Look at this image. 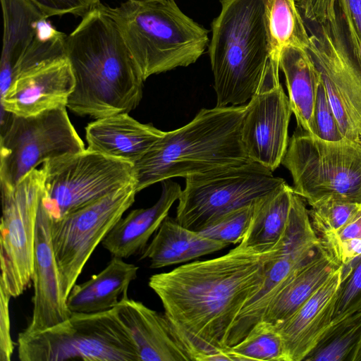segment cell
Returning a JSON list of instances; mask_svg holds the SVG:
<instances>
[{"label": "cell", "mask_w": 361, "mask_h": 361, "mask_svg": "<svg viewBox=\"0 0 361 361\" xmlns=\"http://www.w3.org/2000/svg\"><path fill=\"white\" fill-rule=\"evenodd\" d=\"M0 185L13 188L49 159L85 149L66 106L30 116L13 115L1 131Z\"/></svg>", "instance_id": "8fae6325"}, {"label": "cell", "mask_w": 361, "mask_h": 361, "mask_svg": "<svg viewBox=\"0 0 361 361\" xmlns=\"http://www.w3.org/2000/svg\"><path fill=\"white\" fill-rule=\"evenodd\" d=\"M33 4L46 18L54 16L72 14L83 18L97 8L99 0H28Z\"/></svg>", "instance_id": "d590c367"}, {"label": "cell", "mask_w": 361, "mask_h": 361, "mask_svg": "<svg viewBox=\"0 0 361 361\" xmlns=\"http://www.w3.org/2000/svg\"><path fill=\"white\" fill-rule=\"evenodd\" d=\"M101 6L117 24L144 80L195 63L209 45V30L186 16L174 0Z\"/></svg>", "instance_id": "8992f818"}, {"label": "cell", "mask_w": 361, "mask_h": 361, "mask_svg": "<svg viewBox=\"0 0 361 361\" xmlns=\"http://www.w3.org/2000/svg\"><path fill=\"white\" fill-rule=\"evenodd\" d=\"M116 307L131 334L140 361H190L165 313L130 298Z\"/></svg>", "instance_id": "ffe728a7"}, {"label": "cell", "mask_w": 361, "mask_h": 361, "mask_svg": "<svg viewBox=\"0 0 361 361\" xmlns=\"http://www.w3.org/2000/svg\"><path fill=\"white\" fill-rule=\"evenodd\" d=\"M21 361H140L137 350L116 307L72 313L66 320L32 334L20 332Z\"/></svg>", "instance_id": "52a82bcc"}, {"label": "cell", "mask_w": 361, "mask_h": 361, "mask_svg": "<svg viewBox=\"0 0 361 361\" xmlns=\"http://www.w3.org/2000/svg\"><path fill=\"white\" fill-rule=\"evenodd\" d=\"M66 56L75 78L66 107L100 118L135 109L144 79L114 20L101 4L67 36Z\"/></svg>", "instance_id": "7a4b0ae2"}, {"label": "cell", "mask_w": 361, "mask_h": 361, "mask_svg": "<svg viewBox=\"0 0 361 361\" xmlns=\"http://www.w3.org/2000/svg\"><path fill=\"white\" fill-rule=\"evenodd\" d=\"M341 265L321 242L317 253L289 279L271 300L262 321L276 324L288 319Z\"/></svg>", "instance_id": "cb8c5ba5"}, {"label": "cell", "mask_w": 361, "mask_h": 361, "mask_svg": "<svg viewBox=\"0 0 361 361\" xmlns=\"http://www.w3.org/2000/svg\"><path fill=\"white\" fill-rule=\"evenodd\" d=\"M311 135L326 141L336 142L345 139L340 130L322 80L317 89Z\"/></svg>", "instance_id": "e575fe53"}, {"label": "cell", "mask_w": 361, "mask_h": 361, "mask_svg": "<svg viewBox=\"0 0 361 361\" xmlns=\"http://www.w3.org/2000/svg\"><path fill=\"white\" fill-rule=\"evenodd\" d=\"M361 341V310L333 321L305 361H353Z\"/></svg>", "instance_id": "f1b7e54d"}, {"label": "cell", "mask_w": 361, "mask_h": 361, "mask_svg": "<svg viewBox=\"0 0 361 361\" xmlns=\"http://www.w3.org/2000/svg\"><path fill=\"white\" fill-rule=\"evenodd\" d=\"M279 68L284 74L288 97L298 127L311 134L319 73L307 51L286 47L280 54Z\"/></svg>", "instance_id": "484cf974"}, {"label": "cell", "mask_w": 361, "mask_h": 361, "mask_svg": "<svg viewBox=\"0 0 361 361\" xmlns=\"http://www.w3.org/2000/svg\"><path fill=\"white\" fill-rule=\"evenodd\" d=\"M138 269L122 258L113 257L99 273L73 286L66 299L70 312L97 313L116 307L128 298V287L137 278Z\"/></svg>", "instance_id": "603a6c76"}, {"label": "cell", "mask_w": 361, "mask_h": 361, "mask_svg": "<svg viewBox=\"0 0 361 361\" xmlns=\"http://www.w3.org/2000/svg\"><path fill=\"white\" fill-rule=\"evenodd\" d=\"M278 243L277 254L267 271L261 288L246 303L230 329L228 347L237 344L262 320L276 295L321 246L304 201L295 193L284 232Z\"/></svg>", "instance_id": "9a60e30c"}, {"label": "cell", "mask_w": 361, "mask_h": 361, "mask_svg": "<svg viewBox=\"0 0 361 361\" xmlns=\"http://www.w3.org/2000/svg\"><path fill=\"white\" fill-rule=\"evenodd\" d=\"M209 54L218 107L240 106L256 92L271 57L265 0H220Z\"/></svg>", "instance_id": "5b68a950"}, {"label": "cell", "mask_w": 361, "mask_h": 361, "mask_svg": "<svg viewBox=\"0 0 361 361\" xmlns=\"http://www.w3.org/2000/svg\"><path fill=\"white\" fill-rule=\"evenodd\" d=\"M51 219L39 206L37 218L32 317L22 331L32 334L68 319L70 312L64 297L51 235Z\"/></svg>", "instance_id": "e0dca14e"}, {"label": "cell", "mask_w": 361, "mask_h": 361, "mask_svg": "<svg viewBox=\"0 0 361 361\" xmlns=\"http://www.w3.org/2000/svg\"><path fill=\"white\" fill-rule=\"evenodd\" d=\"M279 59L271 56L260 83L245 109L241 138L249 159L276 170L283 159L292 114L279 80Z\"/></svg>", "instance_id": "2e32d148"}, {"label": "cell", "mask_w": 361, "mask_h": 361, "mask_svg": "<svg viewBox=\"0 0 361 361\" xmlns=\"http://www.w3.org/2000/svg\"><path fill=\"white\" fill-rule=\"evenodd\" d=\"M43 174L35 169L15 187H1L0 282L12 298L24 293L32 280L35 229Z\"/></svg>", "instance_id": "4fadbf2b"}, {"label": "cell", "mask_w": 361, "mask_h": 361, "mask_svg": "<svg viewBox=\"0 0 361 361\" xmlns=\"http://www.w3.org/2000/svg\"><path fill=\"white\" fill-rule=\"evenodd\" d=\"M281 164L292 176L294 193L310 206L329 198L361 202V147L350 140L295 132Z\"/></svg>", "instance_id": "ba28073f"}, {"label": "cell", "mask_w": 361, "mask_h": 361, "mask_svg": "<svg viewBox=\"0 0 361 361\" xmlns=\"http://www.w3.org/2000/svg\"><path fill=\"white\" fill-rule=\"evenodd\" d=\"M361 49V0H338Z\"/></svg>", "instance_id": "f35d334b"}, {"label": "cell", "mask_w": 361, "mask_h": 361, "mask_svg": "<svg viewBox=\"0 0 361 361\" xmlns=\"http://www.w3.org/2000/svg\"><path fill=\"white\" fill-rule=\"evenodd\" d=\"M361 240V203L349 220L335 233L320 238L326 246L348 240Z\"/></svg>", "instance_id": "74e56055"}, {"label": "cell", "mask_w": 361, "mask_h": 361, "mask_svg": "<svg viewBox=\"0 0 361 361\" xmlns=\"http://www.w3.org/2000/svg\"><path fill=\"white\" fill-rule=\"evenodd\" d=\"M264 19L271 56L279 58L282 49H307L310 35L296 0H265Z\"/></svg>", "instance_id": "83f0119b"}, {"label": "cell", "mask_w": 361, "mask_h": 361, "mask_svg": "<svg viewBox=\"0 0 361 361\" xmlns=\"http://www.w3.org/2000/svg\"><path fill=\"white\" fill-rule=\"evenodd\" d=\"M133 165L87 149L47 159L39 207L59 219L134 180Z\"/></svg>", "instance_id": "30bf717a"}, {"label": "cell", "mask_w": 361, "mask_h": 361, "mask_svg": "<svg viewBox=\"0 0 361 361\" xmlns=\"http://www.w3.org/2000/svg\"><path fill=\"white\" fill-rule=\"evenodd\" d=\"M181 191L180 185L171 179L162 181L157 202L150 207L132 210L121 218L102 242L103 247L113 257L122 259L142 252L173 203L178 200Z\"/></svg>", "instance_id": "7402d4cb"}, {"label": "cell", "mask_w": 361, "mask_h": 361, "mask_svg": "<svg viewBox=\"0 0 361 361\" xmlns=\"http://www.w3.org/2000/svg\"><path fill=\"white\" fill-rule=\"evenodd\" d=\"M11 297L6 286L0 282V361H10L14 350L9 314Z\"/></svg>", "instance_id": "8d00e7d4"}, {"label": "cell", "mask_w": 361, "mask_h": 361, "mask_svg": "<svg viewBox=\"0 0 361 361\" xmlns=\"http://www.w3.org/2000/svg\"><path fill=\"white\" fill-rule=\"evenodd\" d=\"M254 204L233 210L199 232L205 237L228 245L240 243L249 228Z\"/></svg>", "instance_id": "1f68e13d"}, {"label": "cell", "mask_w": 361, "mask_h": 361, "mask_svg": "<svg viewBox=\"0 0 361 361\" xmlns=\"http://www.w3.org/2000/svg\"><path fill=\"white\" fill-rule=\"evenodd\" d=\"M361 310V258L355 264L342 267L333 321ZM332 321V322H333Z\"/></svg>", "instance_id": "d6a6232c"}, {"label": "cell", "mask_w": 361, "mask_h": 361, "mask_svg": "<svg viewBox=\"0 0 361 361\" xmlns=\"http://www.w3.org/2000/svg\"><path fill=\"white\" fill-rule=\"evenodd\" d=\"M74 87L71 66L61 58L17 77L1 97V110L26 117L66 106Z\"/></svg>", "instance_id": "ac0fdd59"}, {"label": "cell", "mask_w": 361, "mask_h": 361, "mask_svg": "<svg viewBox=\"0 0 361 361\" xmlns=\"http://www.w3.org/2000/svg\"><path fill=\"white\" fill-rule=\"evenodd\" d=\"M227 246L166 216L142 252L140 259H148L150 268L158 269L190 261Z\"/></svg>", "instance_id": "d4e9b609"}, {"label": "cell", "mask_w": 361, "mask_h": 361, "mask_svg": "<svg viewBox=\"0 0 361 361\" xmlns=\"http://www.w3.org/2000/svg\"><path fill=\"white\" fill-rule=\"evenodd\" d=\"M4 16L1 97L19 75L66 56L67 35L28 0H1Z\"/></svg>", "instance_id": "5bb4252c"}, {"label": "cell", "mask_w": 361, "mask_h": 361, "mask_svg": "<svg viewBox=\"0 0 361 361\" xmlns=\"http://www.w3.org/2000/svg\"><path fill=\"white\" fill-rule=\"evenodd\" d=\"M135 180L63 216L51 235L66 299L97 245L135 202Z\"/></svg>", "instance_id": "7c38bea8"}, {"label": "cell", "mask_w": 361, "mask_h": 361, "mask_svg": "<svg viewBox=\"0 0 361 361\" xmlns=\"http://www.w3.org/2000/svg\"><path fill=\"white\" fill-rule=\"evenodd\" d=\"M306 49L343 137L361 147V49L338 0H298Z\"/></svg>", "instance_id": "277c9868"}, {"label": "cell", "mask_w": 361, "mask_h": 361, "mask_svg": "<svg viewBox=\"0 0 361 361\" xmlns=\"http://www.w3.org/2000/svg\"><path fill=\"white\" fill-rule=\"evenodd\" d=\"M284 183L251 160L187 177L175 219L187 228L200 231L233 210L254 204Z\"/></svg>", "instance_id": "9c48e42d"}, {"label": "cell", "mask_w": 361, "mask_h": 361, "mask_svg": "<svg viewBox=\"0 0 361 361\" xmlns=\"http://www.w3.org/2000/svg\"><path fill=\"white\" fill-rule=\"evenodd\" d=\"M359 204L335 198L325 199L312 204L308 213L317 237L320 239L335 233L349 220Z\"/></svg>", "instance_id": "4dcf8cb0"}, {"label": "cell", "mask_w": 361, "mask_h": 361, "mask_svg": "<svg viewBox=\"0 0 361 361\" xmlns=\"http://www.w3.org/2000/svg\"><path fill=\"white\" fill-rule=\"evenodd\" d=\"M245 104L202 109L186 125L165 132L133 165L137 192L159 182L250 161L241 138Z\"/></svg>", "instance_id": "3957f363"}, {"label": "cell", "mask_w": 361, "mask_h": 361, "mask_svg": "<svg viewBox=\"0 0 361 361\" xmlns=\"http://www.w3.org/2000/svg\"><path fill=\"white\" fill-rule=\"evenodd\" d=\"M171 322L175 335L188 355L190 361H233L229 347L220 348L214 345L189 333L172 320Z\"/></svg>", "instance_id": "836d02e7"}, {"label": "cell", "mask_w": 361, "mask_h": 361, "mask_svg": "<svg viewBox=\"0 0 361 361\" xmlns=\"http://www.w3.org/2000/svg\"><path fill=\"white\" fill-rule=\"evenodd\" d=\"M132 2H138V3H144V2H149V1H159V0H128Z\"/></svg>", "instance_id": "60d3db41"}, {"label": "cell", "mask_w": 361, "mask_h": 361, "mask_svg": "<svg viewBox=\"0 0 361 361\" xmlns=\"http://www.w3.org/2000/svg\"><path fill=\"white\" fill-rule=\"evenodd\" d=\"M342 265L290 317L276 324L288 361L303 360L333 321Z\"/></svg>", "instance_id": "d6986e66"}, {"label": "cell", "mask_w": 361, "mask_h": 361, "mask_svg": "<svg viewBox=\"0 0 361 361\" xmlns=\"http://www.w3.org/2000/svg\"><path fill=\"white\" fill-rule=\"evenodd\" d=\"M278 250L279 243L260 252L241 241L221 257L154 274L148 285L171 320L214 345L228 348L234 321L261 288Z\"/></svg>", "instance_id": "6da1fadb"}, {"label": "cell", "mask_w": 361, "mask_h": 361, "mask_svg": "<svg viewBox=\"0 0 361 361\" xmlns=\"http://www.w3.org/2000/svg\"><path fill=\"white\" fill-rule=\"evenodd\" d=\"M353 361H361V341L357 347L355 353Z\"/></svg>", "instance_id": "ab89813d"}, {"label": "cell", "mask_w": 361, "mask_h": 361, "mask_svg": "<svg viewBox=\"0 0 361 361\" xmlns=\"http://www.w3.org/2000/svg\"><path fill=\"white\" fill-rule=\"evenodd\" d=\"M164 133L128 114H117L97 118L86 126L87 149L133 164Z\"/></svg>", "instance_id": "44dd1931"}, {"label": "cell", "mask_w": 361, "mask_h": 361, "mask_svg": "<svg viewBox=\"0 0 361 361\" xmlns=\"http://www.w3.org/2000/svg\"><path fill=\"white\" fill-rule=\"evenodd\" d=\"M293 193L286 182L255 203L249 228L242 240L247 246L260 252L276 248L288 219Z\"/></svg>", "instance_id": "4316f807"}, {"label": "cell", "mask_w": 361, "mask_h": 361, "mask_svg": "<svg viewBox=\"0 0 361 361\" xmlns=\"http://www.w3.org/2000/svg\"><path fill=\"white\" fill-rule=\"evenodd\" d=\"M229 351L233 361H288L281 335L275 324L266 321L256 324Z\"/></svg>", "instance_id": "f546056e"}]
</instances>
